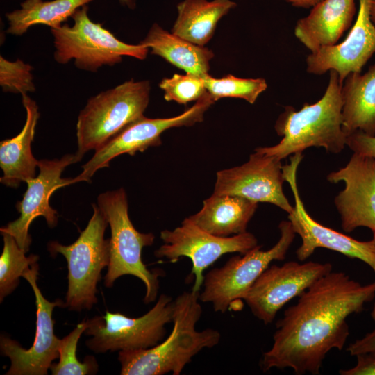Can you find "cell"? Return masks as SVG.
Wrapping results in <instances>:
<instances>
[{
  "instance_id": "1",
  "label": "cell",
  "mask_w": 375,
  "mask_h": 375,
  "mask_svg": "<svg viewBox=\"0 0 375 375\" xmlns=\"http://www.w3.org/2000/svg\"><path fill=\"white\" fill-rule=\"evenodd\" d=\"M375 297V281L362 285L343 272L326 274L299 296L276 324L272 347L260 366L292 369L297 375L320 373L328 353L341 351L349 335L347 318Z\"/></svg>"
},
{
  "instance_id": "2",
  "label": "cell",
  "mask_w": 375,
  "mask_h": 375,
  "mask_svg": "<svg viewBox=\"0 0 375 375\" xmlns=\"http://www.w3.org/2000/svg\"><path fill=\"white\" fill-rule=\"evenodd\" d=\"M199 292H183L174 300L173 328L158 344L144 349L119 351L122 375L180 374L187 364L205 348L220 341L221 333L213 328L198 331L195 326L202 308Z\"/></svg>"
},
{
  "instance_id": "3",
  "label": "cell",
  "mask_w": 375,
  "mask_h": 375,
  "mask_svg": "<svg viewBox=\"0 0 375 375\" xmlns=\"http://www.w3.org/2000/svg\"><path fill=\"white\" fill-rule=\"evenodd\" d=\"M342 86L338 73L329 71L322 98L312 104L305 103L299 110L285 106L274 126L281 140L272 147H258L254 151L280 160L311 147H322L335 154L341 152L347 146V138L342 129Z\"/></svg>"
},
{
  "instance_id": "4",
  "label": "cell",
  "mask_w": 375,
  "mask_h": 375,
  "mask_svg": "<svg viewBox=\"0 0 375 375\" xmlns=\"http://www.w3.org/2000/svg\"><path fill=\"white\" fill-rule=\"evenodd\" d=\"M97 206L110 227V261L104 284L110 288L124 275L140 279L146 288L145 303L154 301L159 290V278L165 276L160 268L149 270L142 259V249L153 244L152 233H140L133 225L128 213V201L124 188L101 193Z\"/></svg>"
},
{
  "instance_id": "5",
  "label": "cell",
  "mask_w": 375,
  "mask_h": 375,
  "mask_svg": "<svg viewBox=\"0 0 375 375\" xmlns=\"http://www.w3.org/2000/svg\"><path fill=\"white\" fill-rule=\"evenodd\" d=\"M150 90L149 81L132 78L90 97L78 117L76 153L82 158L143 117Z\"/></svg>"
},
{
  "instance_id": "6",
  "label": "cell",
  "mask_w": 375,
  "mask_h": 375,
  "mask_svg": "<svg viewBox=\"0 0 375 375\" xmlns=\"http://www.w3.org/2000/svg\"><path fill=\"white\" fill-rule=\"evenodd\" d=\"M71 18L72 26L63 24L51 28L55 47L53 58L58 63L66 65L73 60L78 69L96 72L103 66L121 62L123 56L146 58L149 48L117 39L101 24L90 19L87 5L76 10Z\"/></svg>"
},
{
  "instance_id": "7",
  "label": "cell",
  "mask_w": 375,
  "mask_h": 375,
  "mask_svg": "<svg viewBox=\"0 0 375 375\" xmlns=\"http://www.w3.org/2000/svg\"><path fill=\"white\" fill-rule=\"evenodd\" d=\"M77 240L69 245L51 241L47 245L51 255L62 254L67 260L68 289L65 307L70 310H90L97 303V285L101 271L110 261V239L104 234L108 221L97 205Z\"/></svg>"
},
{
  "instance_id": "8",
  "label": "cell",
  "mask_w": 375,
  "mask_h": 375,
  "mask_svg": "<svg viewBox=\"0 0 375 375\" xmlns=\"http://www.w3.org/2000/svg\"><path fill=\"white\" fill-rule=\"evenodd\" d=\"M281 236L269 249L258 244L245 253L234 256L221 267L210 270L203 282L199 300L211 303L215 312L224 313L235 301L244 299L260 275L273 260H283L294 240L291 222L283 220L278 225Z\"/></svg>"
},
{
  "instance_id": "9",
  "label": "cell",
  "mask_w": 375,
  "mask_h": 375,
  "mask_svg": "<svg viewBox=\"0 0 375 375\" xmlns=\"http://www.w3.org/2000/svg\"><path fill=\"white\" fill-rule=\"evenodd\" d=\"M174 301L160 295L156 303L146 314L129 317L119 312H106L86 320V335L92 338L86 346L95 353L134 351L152 347L166 335V325L172 322Z\"/></svg>"
},
{
  "instance_id": "10",
  "label": "cell",
  "mask_w": 375,
  "mask_h": 375,
  "mask_svg": "<svg viewBox=\"0 0 375 375\" xmlns=\"http://www.w3.org/2000/svg\"><path fill=\"white\" fill-rule=\"evenodd\" d=\"M164 244L154 252L157 258H165L171 262L181 257L190 259L192 267L188 278H194L193 291L199 292L203 285V272L223 255L243 254L258 245L255 235L249 232L231 237L209 233L194 224L188 217L174 230L160 233Z\"/></svg>"
},
{
  "instance_id": "11",
  "label": "cell",
  "mask_w": 375,
  "mask_h": 375,
  "mask_svg": "<svg viewBox=\"0 0 375 375\" xmlns=\"http://www.w3.org/2000/svg\"><path fill=\"white\" fill-rule=\"evenodd\" d=\"M215 102L206 92L182 114L168 118H147L144 116L131 123L95 150L93 156L82 166L81 173L74 178L75 183L90 181L99 169L109 166L115 157L124 153L133 156L149 147L161 144L160 135L165 131L180 126H190L203 120L204 113Z\"/></svg>"
},
{
  "instance_id": "12",
  "label": "cell",
  "mask_w": 375,
  "mask_h": 375,
  "mask_svg": "<svg viewBox=\"0 0 375 375\" xmlns=\"http://www.w3.org/2000/svg\"><path fill=\"white\" fill-rule=\"evenodd\" d=\"M302 158L301 152L296 153L290 157V163L282 166L283 178L289 183L294 199V206L288 219L302 240L296 251L297 259L303 262L316 249L325 248L360 260L375 274V233H372V240L360 241L319 224L306 211L297 184V170Z\"/></svg>"
},
{
  "instance_id": "13",
  "label": "cell",
  "mask_w": 375,
  "mask_h": 375,
  "mask_svg": "<svg viewBox=\"0 0 375 375\" xmlns=\"http://www.w3.org/2000/svg\"><path fill=\"white\" fill-rule=\"evenodd\" d=\"M333 271L331 263L289 261L269 265L251 287L244 301L265 324L291 299L300 296L315 281Z\"/></svg>"
},
{
  "instance_id": "14",
  "label": "cell",
  "mask_w": 375,
  "mask_h": 375,
  "mask_svg": "<svg viewBox=\"0 0 375 375\" xmlns=\"http://www.w3.org/2000/svg\"><path fill=\"white\" fill-rule=\"evenodd\" d=\"M38 271L36 262L23 275L35 297L36 331L32 346L25 349L9 336L0 337L1 354L11 362L6 375H46L52 362L59 358L60 339L54 333L52 313L54 308L65 306V303L61 299L49 301L43 296L37 283Z\"/></svg>"
},
{
  "instance_id": "15",
  "label": "cell",
  "mask_w": 375,
  "mask_h": 375,
  "mask_svg": "<svg viewBox=\"0 0 375 375\" xmlns=\"http://www.w3.org/2000/svg\"><path fill=\"white\" fill-rule=\"evenodd\" d=\"M81 160L75 153L66 154L60 159L39 160L38 175L26 183V191L16 205L19 217L1 228V233L12 235L19 247L27 252L31 244L28 229L36 217H44L50 228L55 227L57 211L50 206L49 199L58 189L74 183V178H62L61 175L67 166Z\"/></svg>"
},
{
  "instance_id": "16",
  "label": "cell",
  "mask_w": 375,
  "mask_h": 375,
  "mask_svg": "<svg viewBox=\"0 0 375 375\" xmlns=\"http://www.w3.org/2000/svg\"><path fill=\"white\" fill-rule=\"evenodd\" d=\"M281 160L275 156L255 151L243 165L217 173L213 194L239 196L256 203H269L289 214L293 206L283 190L285 181Z\"/></svg>"
},
{
  "instance_id": "17",
  "label": "cell",
  "mask_w": 375,
  "mask_h": 375,
  "mask_svg": "<svg viewBox=\"0 0 375 375\" xmlns=\"http://www.w3.org/2000/svg\"><path fill=\"white\" fill-rule=\"evenodd\" d=\"M326 178L332 183H344L334 200L343 231L367 227L375 233V160L353 153L344 167Z\"/></svg>"
},
{
  "instance_id": "18",
  "label": "cell",
  "mask_w": 375,
  "mask_h": 375,
  "mask_svg": "<svg viewBox=\"0 0 375 375\" xmlns=\"http://www.w3.org/2000/svg\"><path fill=\"white\" fill-rule=\"evenodd\" d=\"M372 0H359L356 19L344 41L324 47L306 58V70L322 75L335 70L343 83L351 73H361L375 53V24L370 16Z\"/></svg>"
},
{
  "instance_id": "19",
  "label": "cell",
  "mask_w": 375,
  "mask_h": 375,
  "mask_svg": "<svg viewBox=\"0 0 375 375\" xmlns=\"http://www.w3.org/2000/svg\"><path fill=\"white\" fill-rule=\"evenodd\" d=\"M356 13L355 0H322L297 21L295 37L310 53L335 45L351 28Z\"/></svg>"
},
{
  "instance_id": "20",
  "label": "cell",
  "mask_w": 375,
  "mask_h": 375,
  "mask_svg": "<svg viewBox=\"0 0 375 375\" xmlns=\"http://www.w3.org/2000/svg\"><path fill=\"white\" fill-rule=\"evenodd\" d=\"M22 99L26 110L23 128L16 136L0 142V167L3 172L0 182L14 188L35 176L39 162L31 151L40 117L38 106L27 94H22Z\"/></svg>"
},
{
  "instance_id": "21",
  "label": "cell",
  "mask_w": 375,
  "mask_h": 375,
  "mask_svg": "<svg viewBox=\"0 0 375 375\" xmlns=\"http://www.w3.org/2000/svg\"><path fill=\"white\" fill-rule=\"evenodd\" d=\"M202 208L188 218L197 226L215 235L228 237L247 232L258 203L245 198L212 194Z\"/></svg>"
},
{
  "instance_id": "22",
  "label": "cell",
  "mask_w": 375,
  "mask_h": 375,
  "mask_svg": "<svg viewBox=\"0 0 375 375\" xmlns=\"http://www.w3.org/2000/svg\"><path fill=\"white\" fill-rule=\"evenodd\" d=\"M342 129L347 136L360 131L375 136V65L365 74H349L342 86Z\"/></svg>"
},
{
  "instance_id": "23",
  "label": "cell",
  "mask_w": 375,
  "mask_h": 375,
  "mask_svg": "<svg viewBox=\"0 0 375 375\" xmlns=\"http://www.w3.org/2000/svg\"><path fill=\"white\" fill-rule=\"evenodd\" d=\"M139 44L186 73L201 77L208 74L210 62L215 56L208 48L169 33L156 23Z\"/></svg>"
},
{
  "instance_id": "24",
  "label": "cell",
  "mask_w": 375,
  "mask_h": 375,
  "mask_svg": "<svg viewBox=\"0 0 375 375\" xmlns=\"http://www.w3.org/2000/svg\"><path fill=\"white\" fill-rule=\"evenodd\" d=\"M236 6L231 0H183L177 5L178 16L172 33L204 46L212 38L219 19Z\"/></svg>"
},
{
  "instance_id": "25",
  "label": "cell",
  "mask_w": 375,
  "mask_h": 375,
  "mask_svg": "<svg viewBox=\"0 0 375 375\" xmlns=\"http://www.w3.org/2000/svg\"><path fill=\"white\" fill-rule=\"evenodd\" d=\"M93 0H25L21 8L6 14L8 23L6 32L22 36L35 25L56 28L72 17L76 10Z\"/></svg>"
},
{
  "instance_id": "26",
  "label": "cell",
  "mask_w": 375,
  "mask_h": 375,
  "mask_svg": "<svg viewBox=\"0 0 375 375\" xmlns=\"http://www.w3.org/2000/svg\"><path fill=\"white\" fill-rule=\"evenodd\" d=\"M3 240V251L0 256V301L10 294L18 286L19 278L28 271L39 259L38 256H26L15 238L1 233Z\"/></svg>"
},
{
  "instance_id": "27",
  "label": "cell",
  "mask_w": 375,
  "mask_h": 375,
  "mask_svg": "<svg viewBox=\"0 0 375 375\" xmlns=\"http://www.w3.org/2000/svg\"><path fill=\"white\" fill-rule=\"evenodd\" d=\"M87 328L86 320L79 323L67 335L60 340L59 360L52 363L50 370L53 375L95 374L98 364L92 356H87L81 362L76 358L78 342Z\"/></svg>"
},
{
  "instance_id": "28",
  "label": "cell",
  "mask_w": 375,
  "mask_h": 375,
  "mask_svg": "<svg viewBox=\"0 0 375 375\" xmlns=\"http://www.w3.org/2000/svg\"><path fill=\"white\" fill-rule=\"evenodd\" d=\"M203 79L207 92L215 101L224 97H233L253 104L267 88V81L262 78H243L228 74L217 78L207 74Z\"/></svg>"
},
{
  "instance_id": "29",
  "label": "cell",
  "mask_w": 375,
  "mask_h": 375,
  "mask_svg": "<svg viewBox=\"0 0 375 375\" xmlns=\"http://www.w3.org/2000/svg\"><path fill=\"white\" fill-rule=\"evenodd\" d=\"M159 87L164 91L166 101H174L179 104L197 101L207 92L203 77L188 73L174 74L171 78H165L160 82Z\"/></svg>"
},
{
  "instance_id": "30",
  "label": "cell",
  "mask_w": 375,
  "mask_h": 375,
  "mask_svg": "<svg viewBox=\"0 0 375 375\" xmlns=\"http://www.w3.org/2000/svg\"><path fill=\"white\" fill-rule=\"evenodd\" d=\"M33 67L18 58L10 61L0 56V86L4 92L21 94L35 91Z\"/></svg>"
},
{
  "instance_id": "31",
  "label": "cell",
  "mask_w": 375,
  "mask_h": 375,
  "mask_svg": "<svg viewBox=\"0 0 375 375\" xmlns=\"http://www.w3.org/2000/svg\"><path fill=\"white\" fill-rule=\"evenodd\" d=\"M347 146L355 153L375 160V136H369L360 131H356L347 136Z\"/></svg>"
},
{
  "instance_id": "32",
  "label": "cell",
  "mask_w": 375,
  "mask_h": 375,
  "mask_svg": "<svg viewBox=\"0 0 375 375\" xmlns=\"http://www.w3.org/2000/svg\"><path fill=\"white\" fill-rule=\"evenodd\" d=\"M356 357V365L349 369H340L341 375H375V354L364 353Z\"/></svg>"
},
{
  "instance_id": "33",
  "label": "cell",
  "mask_w": 375,
  "mask_h": 375,
  "mask_svg": "<svg viewBox=\"0 0 375 375\" xmlns=\"http://www.w3.org/2000/svg\"><path fill=\"white\" fill-rule=\"evenodd\" d=\"M347 351L351 356L364 353L375 354V328L351 343L347 347Z\"/></svg>"
},
{
  "instance_id": "34",
  "label": "cell",
  "mask_w": 375,
  "mask_h": 375,
  "mask_svg": "<svg viewBox=\"0 0 375 375\" xmlns=\"http://www.w3.org/2000/svg\"><path fill=\"white\" fill-rule=\"evenodd\" d=\"M293 6L303 8H312L322 0H283Z\"/></svg>"
},
{
  "instance_id": "35",
  "label": "cell",
  "mask_w": 375,
  "mask_h": 375,
  "mask_svg": "<svg viewBox=\"0 0 375 375\" xmlns=\"http://www.w3.org/2000/svg\"><path fill=\"white\" fill-rule=\"evenodd\" d=\"M119 2L124 6H126L129 9H134L136 7L137 0H118Z\"/></svg>"
},
{
  "instance_id": "36",
  "label": "cell",
  "mask_w": 375,
  "mask_h": 375,
  "mask_svg": "<svg viewBox=\"0 0 375 375\" xmlns=\"http://www.w3.org/2000/svg\"><path fill=\"white\" fill-rule=\"evenodd\" d=\"M370 16L372 22L375 24V0H372V1Z\"/></svg>"
},
{
  "instance_id": "37",
  "label": "cell",
  "mask_w": 375,
  "mask_h": 375,
  "mask_svg": "<svg viewBox=\"0 0 375 375\" xmlns=\"http://www.w3.org/2000/svg\"><path fill=\"white\" fill-rule=\"evenodd\" d=\"M371 317L372 319L375 321V302L374 303V306L372 308V312H371Z\"/></svg>"
}]
</instances>
